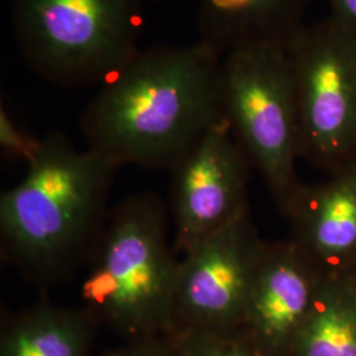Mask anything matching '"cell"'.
<instances>
[{"instance_id": "6da1fadb", "label": "cell", "mask_w": 356, "mask_h": 356, "mask_svg": "<svg viewBox=\"0 0 356 356\" xmlns=\"http://www.w3.org/2000/svg\"><path fill=\"white\" fill-rule=\"evenodd\" d=\"M222 60L204 40L139 51L101 85L81 116L88 148L120 168L172 170L225 119Z\"/></svg>"}, {"instance_id": "7a4b0ae2", "label": "cell", "mask_w": 356, "mask_h": 356, "mask_svg": "<svg viewBox=\"0 0 356 356\" xmlns=\"http://www.w3.org/2000/svg\"><path fill=\"white\" fill-rule=\"evenodd\" d=\"M119 169L91 148L76 149L61 132L41 138L24 178L0 197L3 261L38 292L70 280L102 234Z\"/></svg>"}, {"instance_id": "3957f363", "label": "cell", "mask_w": 356, "mask_h": 356, "mask_svg": "<svg viewBox=\"0 0 356 356\" xmlns=\"http://www.w3.org/2000/svg\"><path fill=\"white\" fill-rule=\"evenodd\" d=\"M170 214L153 193L115 204L90 257L83 307L126 341L168 335L173 329L177 252Z\"/></svg>"}, {"instance_id": "277c9868", "label": "cell", "mask_w": 356, "mask_h": 356, "mask_svg": "<svg viewBox=\"0 0 356 356\" xmlns=\"http://www.w3.org/2000/svg\"><path fill=\"white\" fill-rule=\"evenodd\" d=\"M26 65L60 88L103 85L139 51L144 0H13Z\"/></svg>"}, {"instance_id": "5b68a950", "label": "cell", "mask_w": 356, "mask_h": 356, "mask_svg": "<svg viewBox=\"0 0 356 356\" xmlns=\"http://www.w3.org/2000/svg\"><path fill=\"white\" fill-rule=\"evenodd\" d=\"M220 102L235 140L284 213L301 184L296 176L300 126L286 42L229 49L222 60Z\"/></svg>"}, {"instance_id": "8992f818", "label": "cell", "mask_w": 356, "mask_h": 356, "mask_svg": "<svg viewBox=\"0 0 356 356\" xmlns=\"http://www.w3.org/2000/svg\"><path fill=\"white\" fill-rule=\"evenodd\" d=\"M301 157L331 172L356 159V38L330 19L288 40Z\"/></svg>"}, {"instance_id": "52a82bcc", "label": "cell", "mask_w": 356, "mask_h": 356, "mask_svg": "<svg viewBox=\"0 0 356 356\" xmlns=\"http://www.w3.org/2000/svg\"><path fill=\"white\" fill-rule=\"evenodd\" d=\"M264 244L247 211L182 254L170 332H239Z\"/></svg>"}, {"instance_id": "ba28073f", "label": "cell", "mask_w": 356, "mask_h": 356, "mask_svg": "<svg viewBox=\"0 0 356 356\" xmlns=\"http://www.w3.org/2000/svg\"><path fill=\"white\" fill-rule=\"evenodd\" d=\"M250 161L223 119L209 128L172 172L169 214L175 248L185 254L250 211Z\"/></svg>"}, {"instance_id": "9c48e42d", "label": "cell", "mask_w": 356, "mask_h": 356, "mask_svg": "<svg viewBox=\"0 0 356 356\" xmlns=\"http://www.w3.org/2000/svg\"><path fill=\"white\" fill-rule=\"evenodd\" d=\"M323 273L291 239L264 244L239 332L264 356H286Z\"/></svg>"}, {"instance_id": "30bf717a", "label": "cell", "mask_w": 356, "mask_h": 356, "mask_svg": "<svg viewBox=\"0 0 356 356\" xmlns=\"http://www.w3.org/2000/svg\"><path fill=\"white\" fill-rule=\"evenodd\" d=\"M282 214L291 222V241L323 276H343L356 266V159L325 182L300 184Z\"/></svg>"}, {"instance_id": "8fae6325", "label": "cell", "mask_w": 356, "mask_h": 356, "mask_svg": "<svg viewBox=\"0 0 356 356\" xmlns=\"http://www.w3.org/2000/svg\"><path fill=\"white\" fill-rule=\"evenodd\" d=\"M307 0H201V38L223 56L248 42H288L304 26Z\"/></svg>"}, {"instance_id": "7c38bea8", "label": "cell", "mask_w": 356, "mask_h": 356, "mask_svg": "<svg viewBox=\"0 0 356 356\" xmlns=\"http://www.w3.org/2000/svg\"><path fill=\"white\" fill-rule=\"evenodd\" d=\"M101 325L88 309L40 302L4 321L0 356H92Z\"/></svg>"}, {"instance_id": "4fadbf2b", "label": "cell", "mask_w": 356, "mask_h": 356, "mask_svg": "<svg viewBox=\"0 0 356 356\" xmlns=\"http://www.w3.org/2000/svg\"><path fill=\"white\" fill-rule=\"evenodd\" d=\"M286 356H356V304L341 279H323Z\"/></svg>"}, {"instance_id": "5bb4252c", "label": "cell", "mask_w": 356, "mask_h": 356, "mask_svg": "<svg viewBox=\"0 0 356 356\" xmlns=\"http://www.w3.org/2000/svg\"><path fill=\"white\" fill-rule=\"evenodd\" d=\"M168 337L179 356H264L242 332L175 331Z\"/></svg>"}, {"instance_id": "9a60e30c", "label": "cell", "mask_w": 356, "mask_h": 356, "mask_svg": "<svg viewBox=\"0 0 356 356\" xmlns=\"http://www.w3.org/2000/svg\"><path fill=\"white\" fill-rule=\"evenodd\" d=\"M41 139L29 135L24 128L20 127L16 120L1 104L0 110V145L7 157L23 160L28 164L35 156Z\"/></svg>"}, {"instance_id": "2e32d148", "label": "cell", "mask_w": 356, "mask_h": 356, "mask_svg": "<svg viewBox=\"0 0 356 356\" xmlns=\"http://www.w3.org/2000/svg\"><path fill=\"white\" fill-rule=\"evenodd\" d=\"M104 356H179L177 347L168 335L144 337L126 341Z\"/></svg>"}, {"instance_id": "e0dca14e", "label": "cell", "mask_w": 356, "mask_h": 356, "mask_svg": "<svg viewBox=\"0 0 356 356\" xmlns=\"http://www.w3.org/2000/svg\"><path fill=\"white\" fill-rule=\"evenodd\" d=\"M330 20L356 38V0H329Z\"/></svg>"}, {"instance_id": "ac0fdd59", "label": "cell", "mask_w": 356, "mask_h": 356, "mask_svg": "<svg viewBox=\"0 0 356 356\" xmlns=\"http://www.w3.org/2000/svg\"><path fill=\"white\" fill-rule=\"evenodd\" d=\"M343 282L346 289L351 294L353 300L355 301L356 304V266L351 268L347 273H344L343 276L338 277Z\"/></svg>"}]
</instances>
